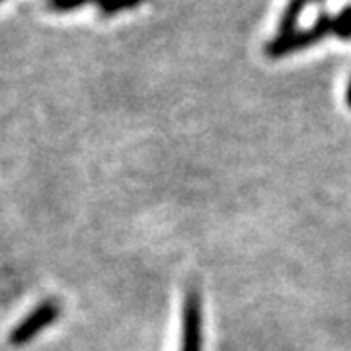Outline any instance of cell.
<instances>
[{
    "label": "cell",
    "mask_w": 351,
    "mask_h": 351,
    "mask_svg": "<svg viewBox=\"0 0 351 351\" xmlns=\"http://www.w3.org/2000/svg\"><path fill=\"white\" fill-rule=\"evenodd\" d=\"M332 34L343 41L351 39V4L332 18Z\"/></svg>",
    "instance_id": "cell-6"
},
{
    "label": "cell",
    "mask_w": 351,
    "mask_h": 351,
    "mask_svg": "<svg viewBox=\"0 0 351 351\" xmlns=\"http://www.w3.org/2000/svg\"><path fill=\"white\" fill-rule=\"evenodd\" d=\"M311 2H322V0H308V4H311Z\"/></svg>",
    "instance_id": "cell-9"
},
{
    "label": "cell",
    "mask_w": 351,
    "mask_h": 351,
    "mask_svg": "<svg viewBox=\"0 0 351 351\" xmlns=\"http://www.w3.org/2000/svg\"><path fill=\"white\" fill-rule=\"evenodd\" d=\"M94 0H47L53 12H75L78 8L92 4Z\"/></svg>",
    "instance_id": "cell-7"
},
{
    "label": "cell",
    "mask_w": 351,
    "mask_h": 351,
    "mask_svg": "<svg viewBox=\"0 0 351 351\" xmlns=\"http://www.w3.org/2000/svg\"><path fill=\"white\" fill-rule=\"evenodd\" d=\"M306 4H308V0H289L287 8L283 10L281 22H279V34H289L297 27L299 18H301Z\"/></svg>",
    "instance_id": "cell-5"
},
{
    "label": "cell",
    "mask_w": 351,
    "mask_h": 351,
    "mask_svg": "<svg viewBox=\"0 0 351 351\" xmlns=\"http://www.w3.org/2000/svg\"><path fill=\"white\" fill-rule=\"evenodd\" d=\"M61 311H63L61 308V302L57 301V299H45V301H41L32 313L25 316L24 320H20L14 326L8 341L12 343L14 348L27 346L29 341H34V339L38 338L43 330H47V328L53 326L59 320Z\"/></svg>",
    "instance_id": "cell-2"
},
{
    "label": "cell",
    "mask_w": 351,
    "mask_h": 351,
    "mask_svg": "<svg viewBox=\"0 0 351 351\" xmlns=\"http://www.w3.org/2000/svg\"><path fill=\"white\" fill-rule=\"evenodd\" d=\"M346 104H348V108L351 110V80L350 84H348V90H346Z\"/></svg>",
    "instance_id": "cell-8"
},
{
    "label": "cell",
    "mask_w": 351,
    "mask_h": 351,
    "mask_svg": "<svg viewBox=\"0 0 351 351\" xmlns=\"http://www.w3.org/2000/svg\"><path fill=\"white\" fill-rule=\"evenodd\" d=\"M145 2L147 0H94V4L98 6V12L104 18H112L127 10H135Z\"/></svg>",
    "instance_id": "cell-4"
},
{
    "label": "cell",
    "mask_w": 351,
    "mask_h": 351,
    "mask_svg": "<svg viewBox=\"0 0 351 351\" xmlns=\"http://www.w3.org/2000/svg\"><path fill=\"white\" fill-rule=\"evenodd\" d=\"M180 351H203V302L195 289L184 297Z\"/></svg>",
    "instance_id": "cell-3"
},
{
    "label": "cell",
    "mask_w": 351,
    "mask_h": 351,
    "mask_svg": "<svg viewBox=\"0 0 351 351\" xmlns=\"http://www.w3.org/2000/svg\"><path fill=\"white\" fill-rule=\"evenodd\" d=\"M330 34H332V16L322 14L308 29H293L289 34H279L276 39H271L265 45V55L271 59H281V57L293 55L297 51L313 47Z\"/></svg>",
    "instance_id": "cell-1"
}]
</instances>
